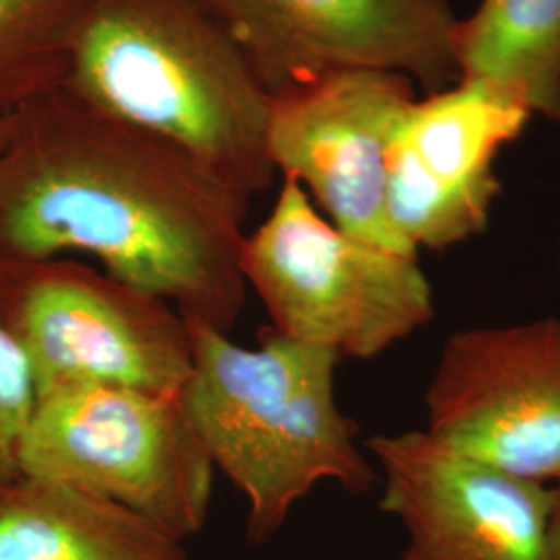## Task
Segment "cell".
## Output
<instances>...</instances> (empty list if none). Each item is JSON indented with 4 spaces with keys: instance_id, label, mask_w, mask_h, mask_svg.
I'll return each instance as SVG.
<instances>
[{
    "instance_id": "6da1fadb",
    "label": "cell",
    "mask_w": 560,
    "mask_h": 560,
    "mask_svg": "<svg viewBox=\"0 0 560 560\" xmlns=\"http://www.w3.org/2000/svg\"><path fill=\"white\" fill-rule=\"evenodd\" d=\"M247 210L179 150L65 85L18 110L0 150V266L83 254L224 332L247 300Z\"/></svg>"
},
{
    "instance_id": "7a4b0ae2",
    "label": "cell",
    "mask_w": 560,
    "mask_h": 560,
    "mask_svg": "<svg viewBox=\"0 0 560 560\" xmlns=\"http://www.w3.org/2000/svg\"><path fill=\"white\" fill-rule=\"evenodd\" d=\"M62 85L249 201L275 180L272 94L206 0H88Z\"/></svg>"
},
{
    "instance_id": "3957f363",
    "label": "cell",
    "mask_w": 560,
    "mask_h": 560,
    "mask_svg": "<svg viewBox=\"0 0 560 560\" xmlns=\"http://www.w3.org/2000/svg\"><path fill=\"white\" fill-rule=\"evenodd\" d=\"M187 322L191 372L180 407L214 469L247 501L245 540H272L322 481L353 494L372 488L374 465L335 397V351L272 326L243 347L208 322Z\"/></svg>"
},
{
    "instance_id": "277c9868",
    "label": "cell",
    "mask_w": 560,
    "mask_h": 560,
    "mask_svg": "<svg viewBox=\"0 0 560 560\" xmlns=\"http://www.w3.org/2000/svg\"><path fill=\"white\" fill-rule=\"evenodd\" d=\"M241 272L268 326L339 358H378L434 320L418 256L340 231L293 179H280L268 217L245 233Z\"/></svg>"
},
{
    "instance_id": "5b68a950",
    "label": "cell",
    "mask_w": 560,
    "mask_h": 560,
    "mask_svg": "<svg viewBox=\"0 0 560 560\" xmlns=\"http://www.w3.org/2000/svg\"><path fill=\"white\" fill-rule=\"evenodd\" d=\"M214 474L179 393L119 384L42 393L21 448V476L117 502L183 541L208 521Z\"/></svg>"
},
{
    "instance_id": "8992f818",
    "label": "cell",
    "mask_w": 560,
    "mask_h": 560,
    "mask_svg": "<svg viewBox=\"0 0 560 560\" xmlns=\"http://www.w3.org/2000/svg\"><path fill=\"white\" fill-rule=\"evenodd\" d=\"M0 326L30 361L38 395L69 382L179 393L191 372L179 310L83 261L0 266Z\"/></svg>"
},
{
    "instance_id": "52a82bcc",
    "label": "cell",
    "mask_w": 560,
    "mask_h": 560,
    "mask_svg": "<svg viewBox=\"0 0 560 560\" xmlns=\"http://www.w3.org/2000/svg\"><path fill=\"white\" fill-rule=\"evenodd\" d=\"M277 94L340 71L399 73L425 94L457 83L451 0H206Z\"/></svg>"
},
{
    "instance_id": "ba28073f",
    "label": "cell",
    "mask_w": 560,
    "mask_h": 560,
    "mask_svg": "<svg viewBox=\"0 0 560 560\" xmlns=\"http://www.w3.org/2000/svg\"><path fill=\"white\" fill-rule=\"evenodd\" d=\"M425 430L446 446L536 481H560V320L471 328L444 342Z\"/></svg>"
},
{
    "instance_id": "9c48e42d",
    "label": "cell",
    "mask_w": 560,
    "mask_h": 560,
    "mask_svg": "<svg viewBox=\"0 0 560 560\" xmlns=\"http://www.w3.org/2000/svg\"><path fill=\"white\" fill-rule=\"evenodd\" d=\"M418 101L416 83L388 71H340L272 94L268 161L300 183L340 231L418 256L390 231L384 210L390 145Z\"/></svg>"
},
{
    "instance_id": "30bf717a",
    "label": "cell",
    "mask_w": 560,
    "mask_h": 560,
    "mask_svg": "<svg viewBox=\"0 0 560 560\" xmlns=\"http://www.w3.org/2000/svg\"><path fill=\"white\" fill-rule=\"evenodd\" d=\"M381 511L407 534L390 560H546L555 490L434 439L425 428L365 441Z\"/></svg>"
},
{
    "instance_id": "8fae6325",
    "label": "cell",
    "mask_w": 560,
    "mask_h": 560,
    "mask_svg": "<svg viewBox=\"0 0 560 560\" xmlns=\"http://www.w3.org/2000/svg\"><path fill=\"white\" fill-rule=\"evenodd\" d=\"M532 120L511 96L457 81L413 102L386 162V221L411 252H441L488 229L497 161Z\"/></svg>"
},
{
    "instance_id": "7c38bea8",
    "label": "cell",
    "mask_w": 560,
    "mask_h": 560,
    "mask_svg": "<svg viewBox=\"0 0 560 560\" xmlns=\"http://www.w3.org/2000/svg\"><path fill=\"white\" fill-rule=\"evenodd\" d=\"M0 560H189L179 538L129 511L57 481L0 486Z\"/></svg>"
},
{
    "instance_id": "4fadbf2b",
    "label": "cell",
    "mask_w": 560,
    "mask_h": 560,
    "mask_svg": "<svg viewBox=\"0 0 560 560\" xmlns=\"http://www.w3.org/2000/svg\"><path fill=\"white\" fill-rule=\"evenodd\" d=\"M457 81H478L560 125V0H480L455 23Z\"/></svg>"
},
{
    "instance_id": "5bb4252c",
    "label": "cell",
    "mask_w": 560,
    "mask_h": 560,
    "mask_svg": "<svg viewBox=\"0 0 560 560\" xmlns=\"http://www.w3.org/2000/svg\"><path fill=\"white\" fill-rule=\"evenodd\" d=\"M88 0H0V119L62 85Z\"/></svg>"
},
{
    "instance_id": "9a60e30c",
    "label": "cell",
    "mask_w": 560,
    "mask_h": 560,
    "mask_svg": "<svg viewBox=\"0 0 560 560\" xmlns=\"http://www.w3.org/2000/svg\"><path fill=\"white\" fill-rule=\"evenodd\" d=\"M38 402L32 365L0 326V486L21 478V448Z\"/></svg>"
},
{
    "instance_id": "2e32d148",
    "label": "cell",
    "mask_w": 560,
    "mask_h": 560,
    "mask_svg": "<svg viewBox=\"0 0 560 560\" xmlns=\"http://www.w3.org/2000/svg\"><path fill=\"white\" fill-rule=\"evenodd\" d=\"M555 504L548 521V540H546V560H560V481L552 488Z\"/></svg>"
},
{
    "instance_id": "e0dca14e",
    "label": "cell",
    "mask_w": 560,
    "mask_h": 560,
    "mask_svg": "<svg viewBox=\"0 0 560 560\" xmlns=\"http://www.w3.org/2000/svg\"><path fill=\"white\" fill-rule=\"evenodd\" d=\"M13 117H15V115H13ZM13 117L0 119V150H2L4 141H7V138H9V131H11V122H13Z\"/></svg>"
}]
</instances>
